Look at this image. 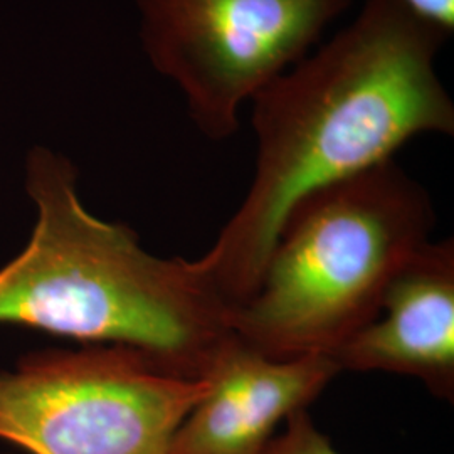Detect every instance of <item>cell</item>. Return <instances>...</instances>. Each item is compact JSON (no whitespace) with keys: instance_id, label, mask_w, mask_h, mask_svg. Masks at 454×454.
<instances>
[{"instance_id":"obj_1","label":"cell","mask_w":454,"mask_h":454,"mask_svg":"<svg viewBox=\"0 0 454 454\" xmlns=\"http://www.w3.org/2000/svg\"><path fill=\"white\" fill-rule=\"evenodd\" d=\"M446 41L399 0H364L352 22L253 97L249 192L194 261L229 309L260 288L300 199L392 160L418 135H453V99L436 69Z\"/></svg>"},{"instance_id":"obj_2","label":"cell","mask_w":454,"mask_h":454,"mask_svg":"<svg viewBox=\"0 0 454 454\" xmlns=\"http://www.w3.org/2000/svg\"><path fill=\"white\" fill-rule=\"evenodd\" d=\"M76 179L63 155L29 152L26 189L37 221L22 253L0 268V325L127 347L204 379L236 337L229 307L194 261L153 256L130 227L86 211Z\"/></svg>"},{"instance_id":"obj_3","label":"cell","mask_w":454,"mask_h":454,"mask_svg":"<svg viewBox=\"0 0 454 454\" xmlns=\"http://www.w3.org/2000/svg\"><path fill=\"white\" fill-rule=\"evenodd\" d=\"M429 194L394 160L300 199L232 333L273 360L332 354L379 315L397 271L429 241Z\"/></svg>"},{"instance_id":"obj_4","label":"cell","mask_w":454,"mask_h":454,"mask_svg":"<svg viewBox=\"0 0 454 454\" xmlns=\"http://www.w3.org/2000/svg\"><path fill=\"white\" fill-rule=\"evenodd\" d=\"M207 389L127 347L33 352L0 372V439L29 454H170Z\"/></svg>"},{"instance_id":"obj_5","label":"cell","mask_w":454,"mask_h":454,"mask_svg":"<svg viewBox=\"0 0 454 454\" xmlns=\"http://www.w3.org/2000/svg\"><path fill=\"white\" fill-rule=\"evenodd\" d=\"M148 61L197 130L226 140L244 103L303 59L352 0H135Z\"/></svg>"},{"instance_id":"obj_6","label":"cell","mask_w":454,"mask_h":454,"mask_svg":"<svg viewBox=\"0 0 454 454\" xmlns=\"http://www.w3.org/2000/svg\"><path fill=\"white\" fill-rule=\"evenodd\" d=\"M339 372L328 354L273 360L234 337L204 375L209 389L180 424L170 454H262L279 421Z\"/></svg>"},{"instance_id":"obj_7","label":"cell","mask_w":454,"mask_h":454,"mask_svg":"<svg viewBox=\"0 0 454 454\" xmlns=\"http://www.w3.org/2000/svg\"><path fill=\"white\" fill-rule=\"evenodd\" d=\"M341 371L403 373L454 395V244H422L392 278L379 315L330 354Z\"/></svg>"},{"instance_id":"obj_8","label":"cell","mask_w":454,"mask_h":454,"mask_svg":"<svg viewBox=\"0 0 454 454\" xmlns=\"http://www.w3.org/2000/svg\"><path fill=\"white\" fill-rule=\"evenodd\" d=\"M286 431L273 438L262 454H339L311 421L305 409L288 416Z\"/></svg>"},{"instance_id":"obj_9","label":"cell","mask_w":454,"mask_h":454,"mask_svg":"<svg viewBox=\"0 0 454 454\" xmlns=\"http://www.w3.org/2000/svg\"><path fill=\"white\" fill-rule=\"evenodd\" d=\"M448 39L454 33V0H399Z\"/></svg>"}]
</instances>
